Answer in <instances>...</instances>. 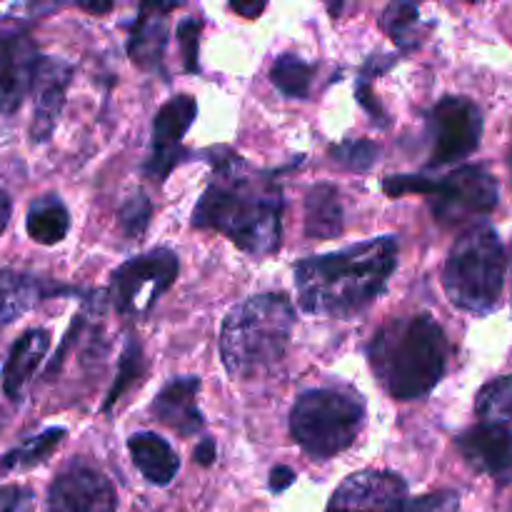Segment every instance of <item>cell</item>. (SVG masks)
I'll list each match as a JSON object with an SVG mask.
<instances>
[{
    "instance_id": "6da1fadb",
    "label": "cell",
    "mask_w": 512,
    "mask_h": 512,
    "mask_svg": "<svg viewBox=\"0 0 512 512\" xmlns=\"http://www.w3.org/2000/svg\"><path fill=\"white\" fill-rule=\"evenodd\" d=\"M215 173L193 210L195 228L215 230L243 253L268 258L283 235V193L278 183L250 170L240 155L213 150Z\"/></svg>"
},
{
    "instance_id": "7a4b0ae2",
    "label": "cell",
    "mask_w": 512,
    "mask_h": 512,
    "mask_svg": "<svg viewBox=\"0 0 512 512\" xmlns=\"http://www.w3.org/2000/svg\"><path fill=\"white\" fill-rule=\"evenodd\" d=\"M395 268L398 240L393 235L300 260L295 265L300 308L310 315L350 318L383 293Z\"/></svg>"
},
{
    "instance_id": "3957f363",
    "label": "cell",
    "mask_w": 512,
    "mask_h": 512,
    "mask_svg": "<svg viewBox=\"0 0 512 512\" xmlns=\"http://www.w3.org/2000/svg\"><path fill=\"white\" fill-rule=\"evenodd\" d=\"M368 360L385 393L395 400H420L443 380L450 345L430 315L388 320L368 343Z\"/></svg>"
},
{
    "instance_id": "277c9868",
    "label": "cell",
    "mask_w": 512,
    "mask_h": 512,
    "mask_svg": "<svg viewBox=\"0 0 512 512\" xmlns=\"http://www.w3.org/2000/svg\"><path fill=\"white\" fill-rule=\"evenodd\" d=\"M295 310L285 295L265 293L235 305L220 330V355L233 378H250L273 368L285 355Z\"/></svg>"
},
{
    "instance_id": "5b68a950",
    "label": "cell",
    "mask_w": 512,
    "mask_h": 512,
    "mask_svg": "<svg viewBox=\"0 0 512 512\" xmlns=\"http://www.w3.org/2000/svg\"><path fill=\"white\" fill-rule=\"evenodd\" d=\"M508 258L500 235L488 223H475L455 240L443 268V288L455 308L490 315L500 305Z\"/></svg>"
},
{
    "instance_id": "8992f818",
    "label": "cell",
    "mask_w": 512,
    "mask_h": 512,
    "mask_svg": "<svg viewBox=\"0 0 512 512\" xmlns=\"http://www.w3.org/2000/svg\"><path fill=\"white\" fill-rule=\"evenodd\" d=\"M365 423V400L353 388H315L290 410V433L308 455L328 460L355 443Z\"/></svg>"
},
{
    "instance_id": "52a82bcc",
    "label": "cell",
    "mask_w": 512,
    "mask_h": 512,
    "mask_svg": "<svg viewBox=\"0 0 512 512\" xmlns=\"http://www.w3.org/2000/svg\"><path fill=\"white\" fill-rule=\"evenodd\" d=\"M385 195H425L430 198V210L443 225H463L470 220L485 218L498 205V180L478 165H463L445 178H425V175H390L383 183Z\"/></svg>"
},
{
    "instance_id": "ba28073f",
    "label": "cell",
    "mask_w": 512,
    "mask_h": 512,
    "mask_svg": "<svg viewBox=\"0 0 512 512\" xmlns=\"http://www.w3.org/2000/svg\"><path fill=\"white\" fill-rule=\"evenodd\" d=\"M178 255L168 248L130 258L120 265L110 280V300L125 318H140L153 310L160 295L178 280Z\"/></svg>"
},
{
    "instance_id": "9c48e42d",
    "label": "cell",
    "mask_w": 512,
    "mask_h": 512,
    "mask_svg": "<svg viewBox=\"0 0 512 512\" xmlns=\"http://www.w3.org/2000/svg\"><path fill=\"white\" fill-rule=\"evenodd\" d=\"M430 133H433V153L430 168L460 163L478 150L483 138V115L480 108L468 98L448 95L440 100L428 115Z\"/></svg>"
},
{
    "instance_id": "30bf717a",
    "label": "cell",
    "mask_w": 512,
    "mask_h": 512,
    "mask_svg": "<svg viewBox=\"0 0 512 512\" xmlns=\"http://www.w3.org/2000/svg\"><path fill=\"white\" fill-rule=\"evenodd\" d=\"M198 103L190 95H175L153 118V138H150V155L145 160V175L163 183L170 170L185 158L183 138L195 123Z\"/></svg>"
},
{
    "instance_id": "8fae6325",
    "label": "cell",
    "mask_w": 512,
    "mask_h": 512,
    "mask_svg": "<svg viewBox=\"0 0 512 512\" xmlns=\"http://www.w3.org/2000/svg\"><path fill=\"white\" fill-rule=\"evenodd\" d=\"M408 485L390 470H363L335 490L325 512H403Z\"/></svg>"
},
{
    "instance_id": "7c38bea8",
    "label": "cell",
    "mask_w": 512,
    "mask_h": 512,
    "mask_svg": "<svg viewBox=\"0 0 512 512\" xmlns=\"http://www.w3.org/2000/svg\"><path fill=\"white\" fill-rule=\"evenodd\" d=\"M48 505L50 512H115L118 495L98 468L73 463L50 485Z\"/></svg>"
},
{
    "instance_id": "4fadbf2b",
    "label": "cell",
    "mask_w": 512,
    "mask_h": 512,
    "mask_svg": "<svg viewBox=\"0 0 512 512\" xmlns=\"http://www.w3.org/2000/svg\"><path fill=\"white\" fill-rule=\"evenodd\" d=\"M40 55L25 30H0V113H18L33 90Z\"/></svg>"
},
{
    "instance_id": "5bb4252c",
    "label": "cell",
    "mask_w": 512,
    "mask_h": 512,
    "mask_svg": "<svg viewBox=\"0 0 512 512\" xmlns=\"http://www.w3.org/2000/svg\"><path fill=\"white\" fill-rule=\"evenodd\" d=\"M465 463L498 483H512V430L510 425L480 423L455 440Z\"/></svg>"
},
{
    "instance_id": "9a60e30c",
    "label": "cell",
    "mask_w": 512,
    "mask_h": 512,
    "mask_svg": "<svg viewBox=\"0 0 512 512\" xmlns=\"http://www.w3.org/2000/svg\"><path fill=\"white\" fill-rule=\"evenodd\" d=\"M70 78H73V65L60 58H40L30 90L35 95L33 125H30L33 143H45L53 135L55 123L63 113Z\"/></svg>"
},
{
    "instance_id": "2e32d148",
    "label": "cell",
    "mask_w": 512,
    "mask_h": 512,
    "mask_svg": "<svg viewBox=\"0 0 512 512\" xmlns=\"http://www.w3.org/2000/svg\"><path fill=\"white\" fill-rule=\"evenodd\" d=\"M173 8V3L140 5L128 40V55L138 68L150 70V73L163 68L165 45H168V18L165 15Z\"/></svg>"
},
{
    "instance_id": "e0dca14e",
    "label": "cell",
    "mask_w": 512,
    "mask_h": 512,
    "mask_svg": "<svg viewBox=\"0 0 512 512\" xmlns=\"http://www.w3.org/2000/svg\"><path fill=\"white\" fill-rule=\"evenodd\" d=\"M200 378H173L153 403L155 418L183 438H193L203 430V413L198 408Z\"/></svg>"
},
{
    "instance_id": "ac0fdd59",
    "label": "cell",
    "mask_w": 512,
    "mask_h": 512,
    "mask_svg": "<svg viewBox=\"0 0 512 512\" xmlns=\"http://www.w3.org/2000/svg\"><path fill=\"white\" fill-rule=\"evenodd\" d=\"M50 345V333L43 328H33L20 335L10 348L8 360L3 368V393L13 403H20L25 395V388L30 385V378L38 370L40 360L45 358Z\"/></svg>"
},
{
    "instance_id": "d6986e66",
    "label": "cell",
    "mask_w": 512,
    "mask_h": 512,
    "mask_svg": "<svg viewBox=\"0 0 512 512\" xmlns=\"http://www.w3.org/2000/svg\"><path fill=\"white\" fill-rule=\"evenodd\" d=\"M128 450L133 455L135 468L140 470L148 483L170 485L180 470L178 453L170 448L168 440L155 433H135L128 440Z\"/></svg>"
},
{
    "instance_id": "ffe728a7",
    "label": "cell",
    "mask_w": 512,
    "mask_h": 512,
    "mask_svg": "<svg viewBox=\"0 0 512 512\" xmlns=\"http://www.w3.org/2000/svg\"><path fill=\"white\" fill-rule=\"evenodd\" d=\"M55 293L43 280L20 270H0V330L35 308L40 298Z\"/></svg>"
},
{
    "instance_id": "44dd1931",
    "label": "cell",
    "mask_w": 512,
    "mask_h": 512,
    "mask_svg": "<svg viewBox=\"0 0 512 512\" xmlns=\"http://www.w3.org/2000/svg\"><path fill=\"white\" fill-rule=\"evenodd\" d=\"M343 220V200L333 185H315L305 195V233L308 238H338L343 233Z\"/></svg>"
},
{
    "instance_id": "7402d4cb",
    "label": "cell",
    "mask_w": 512,
    "mask_h": 512,
    "mask_svg": "<svg viewBox=\"0 0 512 512\" xmlns=\"http://www.w3.org/2000/svg\"><path fill=\"white\" fill-rule=\"evenodd\" d=\"M25 230L30 240L40 245H58L70 233V215L68 208L58 195H43L33 200L25 215Z\"/></svg>"
},
{
    "instance_id": "603a6c76",
    "label": "cell",
    "mask_w": 512,
    "mask_h": 512,
    "mask_svg": "<svg viewBox=\"0 0 512 512\" xmlns=\"http://www.w3.org/2000/svg\"><path fill=\"white\" fill-rule=\"evenodd\" d=\"M65 438V428H48L43 433H38L35 438H28L25 443H20L18 448L8 450L0 460V468L3 470H28L35 465L45 463L50 455L55 453L60 443Z\"/></svg>"
},
{
    "instance_id": "cb8c5ba5",
    "label": "cell",
    "mask_w": 512,
    "mask_h": 512,
    "mask_svg": "<svg viewBox=\"0 0 512 512\" xmlns=\"http://www.w3.org/2000/svg\"><path fill=\"white\" fill-rule=\"evenodd\" d=\"M315 65H310L308 60L298 58V55H280L275 60L273 70H270V80H273L275 88L280 90L288 98H308L310 95V83H313Z\"/></svg>"
},
{
    "instance_id": "d4e9b609",
    "label": "cell",
    "mask_w": 512,
    "mask_h": 512,
    "mask_svg": "<svg viewBox=\"0 0 512 512\" xmlns=\"http://www.w3.org/2000/svg\"><path fill=\"white\" fill-rule=\"evenodd\" d=\"M475 413L483 423L508 425L512 420V375L490 380L475 398Z\"/></svg>"
},
{
    "instance_id": "484cf974",
    "label": "cell",
    "mask_w": 512,
    "mask_h": 512,
    "mask_svg": "<svg viewBox=\"0 0 512 512\" xmlns=\"http://www.w3.org/2000/svg\"><path fill=\"white\" fill-rule=\"evenodd\" d=\"M385 33L395 40L403 50H413L418 45L420 10L413 3H390L380 18Z\"/></svg>"
},
{
    "instance_id": "4316f807",
    "label": "cell",
    "mask_w": 512,
    "mask_h": 512,
    "mask_svg": "<svg viewBox=\"0 0 512 512\" xmlns=\"http://www.w3.org/2000/svg\"><path fill=\"white\" fill-rule=\"evenodd\" d=\"M143 350H140V343H135V338L128 340L125 345L123 355H120V365H118V375H115V383L110 388V393L105 395L103 410H110L128 388H133L140 378H143Z\"/></svg>"
},
{
    "instance_id": "83f0119b",
    "label": "cell",
    "mask_w": 512,
    "mask_h": 512,
    "mask_svg": "<svg viewBox=\"0 0 512 512\" xmlns=\"http://www.w3.org/2000/svg\"><path fill=\"white\" fill-rule=\"evenodd\" d=\"M380 150L370 140H345V143L330 148V158L343 168L355 170V173H365L375 165Z\"/></svg>"
},
{
    "instance_id": "f1b7e54d",
    "label": "cell",
    "mask_w": 512,
    "mask_h": 512,
    "mask_svg": "<svg viewBox=\"0 0 512 512\" xmlns=\"http://www.w3.org/2000/svg\"><path fill=\"white\" fill-rule=\"evenodd\" d=\"M150 215H153V205H150L148 195L135 193L133 198H128V203L120 208V225H123L125 235L128 238H140L145 228H148Z\"/></svg>"
},
{
    "instance_id": "f546056e",
    "label": "cell",
    "mask_w": 512,
    "mask_h": 512,
    "mask_svg": "<svg viewBox=\"0 0 512 512\" xmlns=\"http://www.w3.org/2000/svg\"><path fill=\"white\" fill-rule=\"evenodd\" d=\"M200 30H203V18H183L175 28L183 50V65L188 73H198V50H200Z\"/></svg>"
},
{
    "instance_id": "4dcf8cb0",
    "label": "cell",
    "mask_w": 512,
    "mask_h": 512,
    "mask_svg": "<svg viewBox=\"0 0 512 512\" xmlns=\"http://www.w3.org/2000/svg\"><path fill=\"white\" fill-rule=\"evenodd\" d=\"M460 495L453 490H438V493L423 495L418 500H408L403 512H458Z\"/></svg>"
},
{
    "instance_id": "1f68e13d",
    "label": "cell",
    "mask_w": 512,
    "mask_h": 512,
    "mask_svg": "<svg viewBox=\"0 0 512 512\" xmlns=\"http://www.w3.org/2000/svg\"><path fill=\"white\" fill-rule=\"evenodd\" d=\"M30 500V490L18 485H5L0 488V512H18Z\"/></svg>"
},
{
    "instance_id": "d6a6232c",
    "label": "cell",
    "mask_w": 512,
    "mask_h": 512,
    "mask_svg": "<svg viewBox=\"0 0 512 512\" xmlns=\"http://www.w3.org/2000/svg\"><path fill=\"white\" fill-rule=\"evenodd\" d=\"M355 95H358L360 105H363V108L368 110V113L373 115V118L378 120L380 125H385V123H388V115H385V110L380 108L378 98H375V95H373V90H370L368 80H360V85H358V88H355Z\"/></svg>"
},
{
    "instance_id": "836d02e7",
    "label": "cell",
    "mask_w": 512,
    "mask_h": 512,
    "mask_svg": "<svg viewBox=\"0 0 512 512\" xmlns=\"http://www.w3.org/2000/svg\"><path fill=\"white\" fill-rule=\"evenodd\" d=\"M293 483H295V473L288 468V465H275V468L270 470V490H273V493H285Z\"/></svg>"
},
{
    "instance_id": "e575fe53",
    "label": "cell",
    "mask_w": 512,
    "mask_h": 512,
    "mask_svg": "<svg viewBox=\"0 0 512 512\" xmlns=\"http://www.w3.org/2000/svg\"><path fill=\"white\" fill-rule=\"evenodd\" d=\"M195 460H198L200 465H205V468H208V465H213V460H215V455H218V448H215V440L213 438H203L198 443V448H195Z\"/></svg>"
},
{
    "instance_id": "d590c367",
    "label": "cell",
    "mask_w": 512,
    "mask_h": 512,
    "mask_svg": "<svg viewBox=\"0 0 512 512\" xmlns=\"http://www.w3.org/2000/svg\"><path fill=\"white\" fill-rule=\"evenodd\" d=\"M230 8H233L238 15H243V18L255 20L265 10V3H240L238 0V3H233Z\"/></svg>"
},
{
    "instance_id": "8d00e7d4",
    "label": "cell",
    "mask_w": 512,
    "mask_h": 512,
    "mask_svg": "<svg viewBox=\"0 0 512 512\" xmlns=\"http://www.w3.org/2000/svg\"><path fill=\"white\" fill-rule=\"evenodd\" d=\"M10 213H13V203H10V195L5 193L3 188H0V235H3V230L8 228Z\"/></svg>"
},
{
    "instance_id": "74e56055",
    "label": "cell",
    "mask_w": 512,
    "mask_h": 512,
    "mask_svg": "<svg viewBox=\"0 0 512 512\" xmlns=\"http://www.w3.org/2000/svg\"><path fill=\"white\" fill-rule=\"evenodd\" d=\"M80 8H83L85 13L103 15V13H108L110 8H113V3H83V5H80Z\"/></svg>"
}]
</instances>
